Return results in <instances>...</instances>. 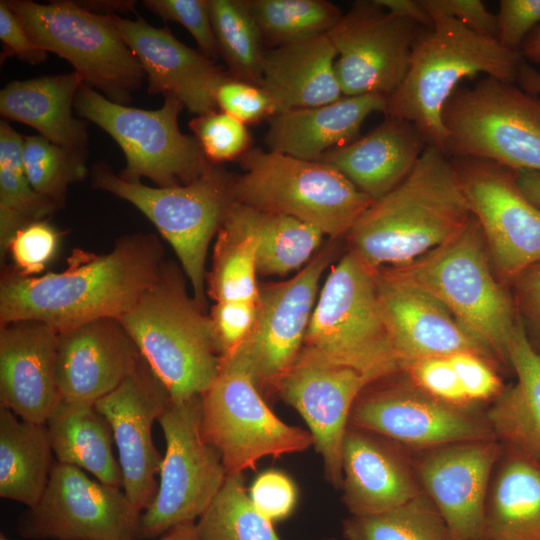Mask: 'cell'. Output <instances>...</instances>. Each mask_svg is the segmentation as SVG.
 I'll return each instance as SVG.
<instances>
[{"instance_id":"6da1fadb","label":"cell","mask_w":540,"mask_h":540,"mask_svg":"<svg viewBox=\"0 0 540 540\" xmlns=\"http://www.w3.org/2000/svg\"><path fill=\"white\" fill-rule=\"evenodd\" d=\"M156 235L118 238L102 254L75 249L61 272L24 276L12 266L0 281V325L43 322L58 333L100 318H120L157 278L164 262Z\"/></svg>"},{"instance_id":"7a4b0ae2","label":"cell","mask_w":540,"mask_h":540,"mask_svg":"<svg viewBox=\"0 0 540 540\" xmlns=\"http://www.w3.org/2000/svg\"><path fill=\"white\" fill-rule=\"evenodd\" d=\"M472 212L450 158L427 145L408 176L355 221L347 237L372 270L409 263L456 235Z\"/></svg>"},{"instance_id":"3957f363","label":"cell","mask_w":540,"mask_h":540,"mask_svg":"<svg viewBox=\"0 0 540 540\" xmlns=\"http://www.w3.org/2000/svg\"><path fill=\"white\" fill-rule=\"evenodd\" d=\"M431 19L428 30L418 34L406 75L387 97L383 114L411 122L427 145L445 153L442 112L459 83L483 74L517 84L525 60L520 52L454 18L434 15Z\"/></svg>"},{"instance_id":"277c9868","label":"cell","mask_w":540,"mask_h":540,"mask_svg":"<svg viewBox=\"0 0 540 540\" xmlns=\"http://www.w3.org/2000/svg\"><path fill=\"white\" fill-rule=\"evenodd\" d=\"M181 270L164 261L155 281L118 318L173 401L204 395L220 367L209 316L187 293Z\"/></svg>"},{"instance_id":"5b68a950","label":"cell","mask_w":540,"mask_h":540,"mask_svg":"<svg viewBox=\"0 0 540 540\" xmlns=\"http://www.w3.org/2000/svg\"><path fill=\"white\" fill-rule=\"evenodd\" d=\"M485 244L472 214L445 243L409 263L379 271L435 298L492 355L509 363L507 347L518 313L493 276Z\"/></svg>"},{"instance_id":"8992f818","label":"cell","mask_w":540,"mask_h":540,"mask_svg":"<svg viewBox=\"0 0 540 540\" xmlns=\"http://www.w3.org/2000/svg\"><path fill=\"white\" fill-rule=\"evenodd\" d=\"M300 353L355 369L371 384L401 371L375 271L353 252L327 275Z\"/></svg>"},{"instance_id":"52a82bcc","label":"cell","mask_w":540,"mask_h":540,"mask_svg":"<svg viewBox=\"0 0 540 540\" xmlns=\"http://www.w3.org/2000/svg\"><path fill=\"white\" fill-rule=\"evenodd\" d=\"M235 202L294 217L337 238L347 235L373 200L333 166L252 147L238 160Z\"/></svg>"},{"instance_id":"ba28073f","label":"cell","mask_w":540,"mask_h":540,"mask_svg":"<svg viewBox=\"0 0 540 540\" xmlns=\"http://www.w3.org/2000/svg\"><path fill=\"white\" fill-rule=\"evenodd\" d=\"M91 185L134 205L173 248L193 298L206 306V259L212 238L234 202V176L213 165L195 181L172 187H150L116 175L105 162L90 170Z\"/></svg>"},{"instance_id":"9c48e42d","label":"cell","mask_w":540,"mask_h":540,"mask_svg":"<svg viewBox=\"0 0 540 540\" xmlns=\"http://www.w3.org/2000/svg\"><path fill=\"white\" fill-rule=\"evenodd\" d=\"M445 154L540 171V99L517 84L484 76L458 87L442 112Z\"/></svg>"},{"instance_id":"30bf717a","label":"cell","mask_w":540,"mask_h":540,"mask_svg":"<svg viewBox=\"0 0 540 540\" xmlns=\"http://www.w3.org/2000/svg\"><path fill=\"white\" fill-rule=\"evenodd\" d=\"M32 41L68 61L83 83L109 100L127 105L145 73L112 15L93 13L77 2L4 0Z\"/></svg>"},{"instance_id":"8fae6325","label":"cell","mask_w":540,"mask_h":540,"mask_svg":"<svg viewBox=\"0 0 540 540\" xmlns=\"http://www.w3.org/2000/svg\"><path fill=\"white\" fill-rule=\"evenodd\" d=\"M163 105L145 110L115 103L82 83L75 97L76 113L109 134L122 149L126 165L119 176L129 182L150 179L156 187L189 184L213 165L195 137L183 134L178 116L185 108L166 94Z\"/></svg>"},{"instance_id":"7c38bea8","label":"cell","mask_w":540,"mask_h":540,"mask_svg":"<svg viewBox=\"0 0 540 540\" xmlns=\"http://www.w3.org/2000/svg\"><path fill=\"white\" fill-rule=\"evenodd\" d=\"M202 396L171 401L160 415L166 449L152 503L140 514L137 539H156L193 523L221 489L227 472L218 450L203 436Z\"/></svg>"},{"instance_id":"4fadbf2b","label":"cell","mask_w":540,"mask_h":540,"mask_svg":"<svg viewBox=\"0 0 540 540\" xmlns=\"http://www.w3.org/2000/svg\"><path fill=\"white\" fill-rule=\"evenodd\" d=\"M201 428L220 453L227 475L254 469L264 457L314 445L310 432L272 412L246 371L221 359L217 377L202 395Z\"/></svg>"},{"instance_id":"5bb4252c","label":"cell","mask_w":540,"mask_h":540,"mask_svg":"<svg viewBox=\"0 0 540 540\" xmlns=\"http://www.w3.org/2000/svg\"><path fill=\"white\" fill-rule=\"evenodd\" d=\"M139 517L122 488L55 461L41 498L19 517L17 530L28 539L138 540Z\"/></svg>"},{"instance_id":"9a60e30c","label":"cell","mask_w":540,"mask_h":540,"mask_svg":"<svg viewBox=\"0 0 540 540\" xmlns=\"http://www.w3.org/2000/svg\"><path fill=\"white\" fill-rule=\"evenodd\" d=\"M328 263L323 251L294 277L259 288L252 331L235 352L221 358L246 371L261 394L277 392L299 357Z\"/></svg>"},{"instance_id":"2e32d148","label":"cell","mask_w":540,"mask_h":540,"mask_svg":"<svg viewBox=\"0 0 540 540\" xmlns=\"http://www.w3.org/2000/svg\"><path fill=\"white\" fill-rule=\"evenodd\" d=\"M450 160L497 271L512 281L540 261V210L518 187L516 170L479 158Z\"/></svg>"},{"instance_id":"e0dca14e","label":"cell","mask_w":540,"mask_h":540,"mask_svg":"<svg viewBox=\"0 0 540 540\" xmlns=\"http://www.w3.org/2000/svg\"><path fill=\"white\" fill-rule=\"evenodd\" d=\"M418 24L375 0H358L328 33L343 96L391 95L408 70Z\"/></svg>"},{"instance_id":"ac0fdd59","label":"cell","mask_w":540,"mask_h":540,"mask_svg":"<svg viewBox=\"0 0 540 540\" xmlns=\"http://www.w3.org/2000/svg\"><path fill=\"white\" fill-rule=\"evenodd\" d=\"M349 426L418 450L496 438L485 415L438 400L410 380L364 389L353 404Z\"/></svg>"},{"instance_id":"d6986e66","label":"cell","mask_w":540,"mask_h":540,"mask_svg":"<svg viewBox=\"0 0 540 540\" xmlns=\"http://www.w3.org/2000/svg\"><path fill=\"white\" fill-rule=\"evenodd\" d=\"M171 397L142 358L137 369L116 389L95 402L109 423L122 473V489L137 513L153 501L163 456L152 427Z\"/></svg>"},{"instance_id":"ffe728a7","label":"cell","mask_w":540,"mask_h":540,"mask_svg":"<svg viewBox=\"0 0 540 540\" xmlns=\"http://www.w3.org/2000/svg\"><path fill=\"white\" fill-rule=\"evenodd\" d=\"M413 460L424 493L443 517L452 540H483L485 504L502 451L496 438L419 450Z\"/></svg>"},{"instance_id":"44dd1931","label":"cell","mask_w":540,"mask_h":540,"mask_svg":"<svg viewBox=\"0 0 540 540\" xmlns=\"http://www.w3.org/2000/svg\"><path fill=\"white\" fill-rule=\"evenodd\" d=\"M370 384L355 369L300 353L278 385L279 396L309 427L326 479L335 488L342 484V444L351 409Z\"/></svg>"},{"instance_id":"7402d4cb","label":"cell","mask_w":540,"mask_h":540,"mask_svg":"<svg viewBox=\"0 0 540 540\" xmlns=\"http://www.w3.org/2000/svg\"><path fill=\"white\" fill-rule=\"evenodd\" d=\"M141 354L117 318L58 333L55 377L62 399L95 403L138 367Z\"/></svg>"},{"instance_id":"603a6c76","label":"cell","mask_w":540,"mask_h":540,"mask_svg":"<svg viewBox=\"0 0 540 540\" xmlns=\"http://www.w3.org/2000/svg\"><path fill=\"white\" fill-rule=\"evenodd\" d=\"M121 37L145 73L149 94H173L196 116L217 110L214 91L227 74L216 62L143 18L112 15Z\"/></svg>"},{"instance_id":"cb8c5ba5","label":"cell","mask_w":540,"mask_h":540,"mask_svg":"<svg viewBox=\"0 0 540 540\" xmlns=\"http://www.w3.org/2000/svg\"><path fill=\"white\" fill-rule=\"evenodd\" d=\"M377 291L400 369L426 357L492 354L427 293L375 271Z\"/></svg>"},{"instance_id":"d4e9b609","label":"cell","mask_w":540,"mask_h":540,"mask_svg":"<svg viewBox=\"0 0 540 540\" xmlns=\"http://www.w3.org/2000/svg\"><path fill=\"white\" fill-rule=\"evenodd\" d=\"M58 332L36 320L0 325V406L45 424L61 401L55 363Z\"/></svg>"},{"instance_id":"484cf974","label":"cell","mask_w":540,"mask_h":540,"mask_svg":"<svg viewBox=\"0 0 540 540\" xmlns=\"http://www.w3.org/2000/svg\"><path fill=\"white\" fill-rule=\"evenodd\" d=\"M393 441L348 426L342 444V501L353 516L385 512L423 492L413 460Z\"/></svg>"},{"instance_id":"4316f807","label":"cell","mask_w":540,"mask_h":540,"mask_svg":"<svg viewBox=\"0 0 540 540\" xmlns=\"http://www.w3.org/2000/svg\"><path fill=\"white\" fill-rule=\"evenodd\" d=\"M386 100L379 94L343 96L325 105L279 112L268 120L264 143L270 151L316 161L354 141L369 115L384 113Z\"/></svg>"},{"instance_id":"83f0119b","label":"cell","mask_w":540,"mask_h":540,"mask_svg":"<svg viewBox=\"0 0 540 540\" xmlns=\"http://www.w3.org/2000/svg\"><path fill=\"white\" fill-rule=\"evenodd\" d=\"M426 146L411 122L385 115L368 134L316 161L336 168L374 201L408 176Z\"/></svg>"},{"instance_id":"f1b7e54d","label":"cell","mask_w":540,"mask_h":540,"mask_svg":"<svg viewBox=\"0 0 540 540\" xmlns=\"http://www.w3.org/2000/svg\"><path fill=\"white\" fill-rule=\"evenodd\" d=\"M337 52L328 34L267 48L260 86L282 111L325 105L343 97Z\"/></svg>"},{"instance_id":"f546056e","label":"cell","mask_w":540,"mask_h":540,"mask_svg":"<svg viewBox=\"0 0 540 540\" xmlns=\"http://www.w3.org/2000/svg\"><path fill=\"white\" fill-rule=\"evenodd\" d=\"M507 354L517 382L503 388L485 417L502 445L540 462V354L530 344L519 316Z\"/></svg>"},{"instance_id":"4dcf8cb0","label":"cell","mask_w":540,"mask_h":540,"mask_svg":"<svg viewBox=\"0 0 540 540\" xmlns=\"http://www.w3.org/2000/svg\"><path fill=\"white\" fill-rule=\"evenodd\" d=\"M82 83L74 71L12 81L0 92V113L36 129L39 135L57 145L86 149L85 122L72 114Z\"/></svg>"},{"instance_id":"1f68e13d","label":"cell","mask_w":540,"mask_h":540,"mask_svg":"<svg viewBox=\"0 0 540 540\" xmlns=\"http://www.w3.org/2000/svg\"><path fill=\"white\" fill-rule=\"evenodd\" d=\"M483 540H540V462L504 445L488 489Z\"/></svg>"},{"instance_id":"d6a6232c","label":"cell","mask_w":540,"mask_h":540,"mask_svg":"<svg viewBox=\"0 0 540 540\" xmlns=\"http://www.w3.org/2000/svg\"><path fill=\"white\" fill-rule=\"evenodd\" d=\"M45 426L57 462L76 466L106 485L122 488L112 430L95 403L61 399Z\"/></svg>"},{"instance_id":"836d02e7","label":"cell","mask_w":540,"mask_h":540,"mask_svg":"<svg viewBox=\"0 0 540 540\" xmlns=\"http://www.w3.org/2000/svg\"><path fill=\"white\" fill-rule=\"evenodd\" d=\"M45 424L21 419L0 406V497L34 506L55 462Z\"/></svg>"},{"instance_id":"e575fe53","label":"cell","mask_w":540,"mask_h":540,"mask_svg":"<svg viewBox=\"0 0 540 540\" xmlns=\"http://www.w3.org/2000/svg\"><path fill=\"white\" fill-rule=\"evenodd\" d=\"M258 246L251 209L234 201L217 232L207 274V293L215 302L258 301Z\"/></svg>"},{"instance_id":"d590c367","label":"cell","mask_w":540,"mask_h":540,"mask_svg":"<svg viewBox=\"0 0 540 540\" xmlns=\"http://www.w3.org/2000/svg\"><path fill=\"white\" fill-rule=\"evenodd\" d=\"M22 137L6 121L0 122V251L6 255L18 230L46 220L58 207L37 193L25 172Z\"/></svg>"},{"instance_id":"8d00e7d4","label":"cell","mask_w":540,"mask_h":540,"mask_svg":"<svg viewBox=\"0 0 540 540\" xmlns=\"http://www.w3.org/2000/svg\"><path fill=\"white\" fill-rule=\"evenodd\" d=\"M219 52L232 77L260 85L267 50L247 0H209Z\"/></svg>"},{"instance_id":"74e56055","label":"cell","mask_w":540,"mask_h":540,"mask_svg":"<svg viewBox=\"0 0 540 540\" xmlns=\"http://www.w3.org/2000/svg\"><path fill=\"white\" fill-rule=\"evenodd\" d=\"M266 47L327 35L343 12L326 0H247Z\"/></svg>"},{"instance_id":"f35d334b","label":"cell","mask_w":540,"mask_h":540,"mask_svg":"<svg viewBox=\"0 0 540 540\" xmlns=\"http://www.w3.org/2000/svg\"><path fill=\"white\" fill-rule=\"evenodd\" d=\"M345 540H452L440 512L424 493L382 513L342 522Z\"/></svg>"},{"instance_id":"ab89813d","label":"cell","mask_w":540,"mask_h":540,"mask_svg":"<svg viewBox=\"0 0 540 540\" xmlns=\"http://www.w3.org/2000/svg\"><path fill=\"white\" fill-rule=\"evenodd\" d=\"M250 209L259 235L257 273L284 276L303 268L324 233L294 217Z\"/></svg>"},{"instance_id":"60d3db41","label":"cell","mask_w":540,"mask_h":540,"mask_svg":"<svg viewBox=\"0 0 540 540\" xmlns=\"http://www.w3.org/2000/svg\"><path fill=\"white\" fill-rule=\"evenodd\" d=\"M195 526L201 540H281L272 522L253 505L243 473L227 475Z\"/></svg>"},{"instance_id":"b9f144b4","label":"cell","mask_w":540,"mask_h":540,"mask_svg":"<svg viewBox=\"0 0 540 540\" xmlns=\"http://www.w3.org/2000/svg\"><path fill=\"white\" fill-rule=\"evenodd\" d=\"M22 159L33 189L58 209L66 202L69 186L90 173L86 149L63 147L41 135L24 137Z\"/></svg>"},{"instance_id":"7bdbcfd3","label":"cell","mask_w":540,"mask_h":540,"mask_svg":"<svg viewBox=\"0 0 540 540\" xmlns=\"http://www.w3.org/2000/svg\"><path fill=\"white\" fill-rule=\"evenodd\" d=\"M189 127L205 156L215 165L238 160L252 148L247 125L221 110L194 117Z\"/></svg>"},{"instance_id":"ee69618b","label":"cell","mask_w":540,"mask_h":540,"mask_svg":"<svg viewBox=\"0 0 540 540\" xmlns=\"http://www.w3.org/2000/svg\"><path fill=\"white\" fill-rule=\"evenodd\" d=\"M61 233L46 220L28 224L16 232L8 244L6 255L13 268L24 276H38L55 258Z\"/></svg>"},{"instance_id":"f6af8a7d","label":"cell","mask_w":540,"mask_h":540,"mask_svg":"<svg viewBox=\"0 0 540 540\" xmlns=\"http://www.w3.org/2000/svg\"><path fill=\"white\" fill-rule=\"evenodd\" d=\"M217 108L246 125L269 120L278 113L272 97L260 85L236 79L227 74L214 91Z\"/></svg>"},{"instance_id":"bcb514c9","label":"cell","mask_w":540,"mask_h":540,"mask_svg":"<svg viewBox=\"0 0 540 540\" xmlns=\"http://www.w3.org/2000/svg\"><path fill=\"white\" fill-rule=\"evenodd\" d=\"M143 5L162 19L184 26L205 56L219 58L209 0H144Z\"/></svg>"},{"instance_id":"7dc6e473","label":"cell","mask_w":540,"mask_h":540,"mask_svg":"<svg viewBox=\"0 0 540 540\" xmlns=\"http://www.w3.org/2000/svg\"><path fill=\"white\" fill-rule=\"evenodd\" d=\"M409 380L425 393L443 402L470 408L449 356L417 359L402 368Z\"/></svg>"},{"instance_id":"c3c4849f","label":"cell","mask_w":540,"mask_h":540,"mask_svg":"<svg viewBox=\"0 0 540 540\" xmlns=\"http://www.w3.org/2000/svg\"><path fill=\"white\" fill-rule=\"evenodd\" d=\"M258 301L215 302L209 316L216 352L231 355L249 336L256 321Z\"/></svg>"},{"instance_id":"681fc988","label":"cell","mask_w":540,"mask_h":540,"mask_svg":"<svg viewBox=\"0 0 540 540\" xmlns=\"http://www.w3.org/2000/svg\"><path fill=\"white\" fill-rule=\"evenodd\" d=\"M249 497L255 508L271 522L286 519L297 502V488L284 472L267 470L253 482Z\"/></svg>"},{"instance_id":"f907efd6","label":"cell","mask_w":540,"mask_h":540,"mask_svg":"<svg viewBox=\"0 0 540 540\" xmlns=\"http://www.w3.org/2000/svg\"><path fill=\"white\" fill-rule=\"evenodd\" d=\"M449 358L471 404L495 399L503 390L501 379L488 364L487 358L471 352L456 353Z\"/></svg>"},{"instance_id":"816d5d0a","label":"cell","mask_w":540,"mask_h":540,"mask_svg":"<svg viewBox=\"0 0 540 540\" xmlns=\"http://www.w3.org/2000/svg\"><path fill=\"white\" fill-rule=\"evenodd\" d=\"M497 40L506 49L520 52L529 34L540 23V0H501Z\"/></svg>"},{"instance_id":"f5cc1de1","label":"cell","mask_w":540,"mask_h":540,"mask_svg":"<svg viewBox=\"0 0 540 540\" xmlns=\"http://www.w3.org/2000/svg\"><path fill=\"white\" fill-rule=\"evenodd\" d=\"M512 282L518 316L530 344L540 354V261L525 268Z\"/></svg>"},{"instance_id":"db71d44e","label":"cell","mask_w":540,"mask_h":540,"mask_svg":"<svg viewBox=\"0 0 540 540\" xmlns=\"http://www.w3.org/2000/svg\"><path fill=\"white\" fill-rule=\"evenodd\" d=\"M430 17L444 15L459 21L470 30L497 39L496 15L481 0H421Z\"/></svg>"},{"instance_id":"11a10c76","label":"cell","mask_w":540,"mask_h":540,"mask_svg":"<svg viewBox=\"0 0 540 540\" xmlns=\"http://www.w3.org/2000/svg\"><path fill=\"white\" fill-rule=\"evenodd\" d=\"M0 39L5 47L4 56L15 55L32 65L39 64L47 58V52L32 41L4 0L0 2Z\"/></svg>"},{"instance_id":"9f6ffc18","label":"cell","mask_w":540,"mask_h":540,"mask_svg":"<svg viewBox=\"0 0 540 540\" xmlns=\"http://www.w3.org/2000/svg\"><path fill=\"white\" fill-rule=\"evenodd\" d=\"M387 11L409 19L419 26L430 27L433 23L421 0H375Z\"/></svg>"},{"instance_id":"6f0895ef","label":"cell","mask_w":540,"mask_h":540,"mask_svg":"<svg viewBox=\"0 0 540 540\" xmlns=\"http://www.w3.org/2000/svg\"><path fill=\"white\" fill-rule=\"evenodd\" d=\"M516 182L523 194L540 210V171L516 170Z\"/></svg>"},{"instance_id":"680465c9","label":"cell","mask_w":540,"mask_h":540,"mask_svg":"<svg viewBox=\"0 0 540 540\" xmlns=\"http://www.w3.org/2000/svg\"><path fill=\"white\" fill-rule=\"evenodd\" d=\"M84 9L102 15H116L134 11V1H77Z\"/></svg>"},{"instance_id":"91938a15","label":"cell","mask_w":540,"mask_h":540,"mask_svg":"<svg viewBox=\"0 0 540 540\" xmlns=\"http://www.w3.org/2000/svg\"><path fill=\"white\" fill-rule=\"evenodd\" d=\"M520 54L527 63L540 66V25L526 38L520 48Z\"/></svg>"},{"instance_id":"94428289","label":"cell","mask_w":540,"mask_h":540,"mask_svg":"<svg viewBox=\"0 0 540 540\" xmlns=\"http://www.w3.org/2000/svg\"><path fill=\"white\" fill-rule=\"evenodd\" d=\"M155 540H201L195 522L173 527Z\"/></svg>"},{"instance_id":"6125c7cd","label":"cell","mask_w":540,"mask_h":540,"mask_svg":"<svg viewBox=\"0 0 540 540\" xmlns=\"http://www.w3.org/2000/svg\"><path fill=\"white\" fill-rule=\"evenodd\" d=\"M0 540H9V539L5 536V534L1 533Z\"/></svg>"},{"instance_id":"be15d7a7","label":"cell","mask_w":540,"mask_h":540,"mask_svg":"<svg viewBox=\"0 0 540 540\" xmlns=\"http://www.w3.org/2000/svg\"><path fill=\"white\" fill-rule=\"evenodd\" d=\"M323 540H337V539L334 537H327V538H324Z\"/></svg>"},{"instance_id":"e7e4bbea","label":"cell","mask_w":540,"mask_h":540,"mask_svg":"<svg viewBox=\"0 0 540 540\" xmlns=\"http://www.w3.org/2000/svg\"><path fill=\"white\" fill-rule=\"evenodd\" d=\"M539 88H540V83H539Z\"/></svg>"}]
</instances>
